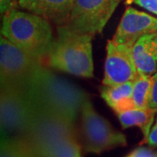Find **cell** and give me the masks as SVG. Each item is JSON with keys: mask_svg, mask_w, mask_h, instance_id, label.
I'll return each mask as SVG.
<instances>
[{"mask_svg": "<svg viewBox=\"0 0 157 157\" xmlns=\"http://www.w3.org/2000/svg\"><path fill=\"white\" fill-rule=\"evenodd\" d=\"M23 91L35 112L54 113L73 122L86 97L76 86L44 68Z\"/></svg>", "mask_w": 157, "mask_h": 157, "instance_id": "obj_1", "label": "cell"}, {"mask_svg": "<svg viewBox=\"0 0 157 157\" xmlns=\"http://www.w3.org/2000/svg\"><path fill=\"white\" fill-rule=\"evenodd\" d=\"M57 29V38L46 55L49 66L78 77L93 78L94 36L74 33L66 25Z\"/></svg>", "mask_w": 157, "mask_h": 157, "instance_id": "obj_2", "label": "cell"}, {"mask_svg": "<svg viewBox=\"0 0 157 157\" xmlns=\"http://www.w3.org/2000/svg\"><path fill=\"white\" fill-rule=\"evenodd\" d=\"M1 35L39 59L47 55L54 40L49 21L15 8L4 15Z\"/></svg>", "mask_w": 157, "mask_h": 157, "instance_id": "obj_3", "label": "cell"}, {"mask_svg": "<svg viewBox=\"0 0 157 157\" xmlns=\"http://www.w3.org/2000/svg\"><path fill=\"white\" fill-rule=\"evenodd\" d=\"M74 122L54 113L36 111L22 139L36 157H43L51 147L71 136H77Z\"/></svg>", "mask_w": 157, "mask_h": 157, "instance_id": "obj_4", "label": "cell"}, {"mask_svg": "<svg viewBox=\"0 0 157 157\" xmlns=\"http://www.w3.org/2000/svg\"><path fill=\"white\" fill-rule=\"evenodd\" d=\"M80 135L85 153L101 154L119 147L127 146V138L107 119L95 110L86 97L80 110Z\"/></svg>", "mask_w": 157, "mask_h": 157, "instance_id": "obj_5", "label": "cell"}, {"mask_svg": "<svg viewBox=\"0 0 157 157\" xmlns=\"http://www.w3.org/2000/svg\"><path fill=\"white\" fill-rule=\"evenodd\" d=\"M40 59L22 50L9 39H0L1 88L23 90L43 69Z\"/></svg>", "mask_w": 157, "mask_h": 157, "instance_id": "obj_6", "label": "cell"}, {"mask_svg": "<svg viewBox=\"0 0 157 157\" xmlns=\"http://www.w3.org/2000/svg\"><path fill=\"white\" fill-rule=\"evenodd\" d=\"M34 113L23 90L1 88V138H22Z\"/></svg>", "mask_w": 157, "mask_h": 157, "instance_id": "obj_7", "label": "cell"}, {"mask_svg": "<svg viewBox=\"0 0 157 157\" xmlns=\"http://www.w3.org/2000/svg\"><path fill=\"white\" fill-rule=\"evenodd\" d=\"M121 0H75L67 27L74 33H101Z\"/></svg>", "mask_w": 157, "mask_h": 157, "instance_id": "obj_8", "label": "cell"}, {"mask_svg": "<svg viewBox=\"0 0 157 157\" xmlns=\"http://www.w3.org/2000/svg\"><path fill=\"white\" fill-rule=\"evenodd\" d=\"M139 75L132 53V46L117 43L113 39L108 40L102 84H122L134 81Z\"/></svg>", "mask_w": 157, "mask_h": 157, "instance_id": "obj_9", "label": "cell"}, {"mask_svg": "<svg viewBox=\"0 0 157 157\" xmlns=\"http://www.w3.org/2000/svg\"><path fill=\"white\" fill-rule=\"evenodd\" d=\"M156 32L157 17L129 6L124 12L113 39L120 44L133 46L143 35Z\"/></svg>", "mask_w": 157, "mask_h": 157, "instance_id": "obj_10", "label": "cell"}, {"mask_svg": "<svg viewBox=\"0 0 157 157\" xmlns=\"http://www.w3.org/2000/svg\"><path fill=\"white\" fill-rule=\"evenodd\" d=\"M75 0H18V6L59 26L67 25Z\"/></svg>", "mask_w": 157, "mask_h": 157, "instance_id": "obj_11", "label": "cell"}, {"mask_svg": "<svg viewBox=\"0 0 157 157\" xmlns=\"http://www.w3.org/2000/svg\"><path fill=\"white\" fill-rule=\"evenodd\" d=\"M132 53L140 74L157 73V32L140 37L132 46Z\"/></svg>", "mask_w": 157, "mask_h": 157, "instance_id": "obj_12", "label": "cell"}, {"mask_svg": "<svg viewBox=\"0 0 157 157\" xmlns=\"http://www.w3.org/2000/svg\"><path fill=\"white\" fill-rule=\"evenodd\" d=\"M101 95L116 114L136 108L133 101V81L114 86L103 85Z\"/></svg>", "mask_w": 157, "mask_h": 157, "instance_id": "obj_13", "label": "cell"}, {"mask_svg": "<svg viewBox=\"0 0 157 157\" xmlns=\"http://www.w3.org/2000/svg\"><path fill=\"white\" fill-rule=\"evenodd\" d=\"M155 113H157L155 111L147 107L142 109L140 108L130 109L128 111L118 113L116 115L123 129L132 128L135 126L140 128L143 135V140L141 141L142 144V143H147V138L151 131Z\"/></svg>", "mask_w": 157, "mask_h": 157, "instance_id": "obj_14", "label": "cell"}, {"mask_svg": "<svg viewBox=\"0 0 157 157\" xmlns=\"http://www.w3.org/2000/svg\"><path fill=\"white\" fill-rule=\"evenodd\" d=\"M152 84L153 75L140 74L133 81V101L136 108H147Z\"/></svg>", "mask_w": 157, "mask_h": 157, "instance_id": "obj_15", "label": "cell"}, {"mask_svg": "<svg viewBox=\"0 0 157 157\" xmlns=\"http://www.w3.org/2000/svg\"><path fill=\"white\" fill-rule=\"evenodd\" d=\"M81 151L77 136H71L51 147L43 157H81Z\"/></svg>", "mask_w": 157, "mask_h": 157, "instance_id": "obj_16", "label": "cell"}, {"mask_svg": "<svg viewBox=\"0 0 157 157\" xmlns=\"http://www.w3.org/2000/svg\"><path fill=\"white\" fill-rule=\"evenodd\" d=\"M35 156L30 151L22 139L1 138L0 157H31ZM36 157V156H35Z\"/></svg>", "mask_w": 157, "mask_h": 157, "instance_id": "obj_17", "label": "cell"}, {"mask_svg": "<svg viewBox=\"0 0 157 157\" xmlns=\"http://www.w3.org/2000/svg\"><path fill=\"white\" fill-rule=\"evenodd\" d=\"M127 4H134L143 9H146L147 11H150L155 15H157V0H128Z\"/></svg>", "mask_w": 157, "mask_h": 157, "instance_id": "obj_18", "label": "cell"}, {"mask_svg": "<svg viewBox=\"0 0 157 157\" xmlns=\"http://www.w3.org/2000/svg\"><path fill=\"white\" fill-rule=\"evenodd\" d=\"M147 107L157 113V73L153 75L151 95H150V99L148 101Z\"/></svg>", "mask_w": 157, "mask_h": 157, "instance_id": "obj_19", "label": "cell"}, {"mask_svg": "<svg viewBox=\"0 0 157 157\" xmlns=\"http://www.w3.org/2000/svg\"><path fill=\"white\" fill-rule=\"evenodd\" d=\"M127 157H156V155L150 148L140 147L134 149Z\"/></svg>", "mask_w": 157, "mask_h": 157, "instance_id": "obj_20", "label": "cell"}, {"mask_svg": "<svg viewBox=\"0 0 157 157\" xmlns=\"http://www.w3.org/2000/svg\"><path fill=\"white\" fill-rule=\"evenodd\" d=\"M147 143L150 147H157V118L156 121H155V123L152 127Z\"/></svg>", "mask_w": 157, "mask_h": 157, "instance_id": "obj_21", "label": "cell"}, {"mask_svg": "<svg viewBox=\"0 0 157 157\" xmlns=\"http://www.w3.org/2000/svg\"><path fill=\"white\" fill-rule=\"evenodd\" d=\"M11 9H13L12 0H0V12L2 15L6 14Z\"/></svg>", "mask_w": 157, "mask_h": 157, "instance_id": "obj_22", "label": "cell"}, {"mask_svg": "<svg viewBox=\"0 0 157 157\" xmlns=\"http://www.w3.org/2000/svg\"><path fill=\"white\" fill-rule=\"evenodd\" d=\"M31 157H35V156H31Z\"/></svg>", "mask_w": 157, "mask_h": 157, "instance_id": "obj_23", "label": "cell"}, {"mask_svg": "<svg viewBox=\"0 0 157 157\" xmlns=\"http://www.w3.org/2000/svg\"><path fill=\"white\" fill-rule=\"evenodd\" d=\"M156 157H157V154H156Z\"/></svg>", "mask_w": 157, "mask_h": 157, "instance_id": "obj_24", "label": "cell"}, {"mask_svg": "<svg viewBox=\"0 0 157 157\" xmlns=\"http://www.w3.org/2000/svg\"><path fill=\"white\" fill-rule=\"evenodd\" d=\"M126 157H127V156H126Z\"/></svg>", "mask_w": 157, "mask_h": 157, "instance_id": "obj_25", "label": "cell"}]
</instances>
